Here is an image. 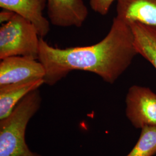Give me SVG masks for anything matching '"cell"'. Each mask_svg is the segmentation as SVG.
<instances>
[{
    "instance_id": "obj_1",
    "label": "cell",
    "mask_w": 156,
    "mask_h": 156,
    "mask_svg": "<svg viewBox=\"0 0 156 156\" xmlns=\"http://www.w3.org/2000/svg\"><path fill=\"white\" fill-rule=\"evenodd\" d=\"M137 55L130 25L115 17L106 37L94 45L61 49L40 37L38 60L45 68L44 83L50 86L74 70L94 73L113 84Z\"/></svg>"
},
{
    "instance_id": "obj_6",
    "label": "cell",
    "mask_w": 156,
    "mask_h": 156,
    "mask_svg": "<svg viewBox=\"0 0 156 156\" xmlns=\"http://www.w3.org/2000/svg\"><path fill=\"white\" fill-rule=\"evenodd\" d=\"M50 22L60 27H80L88 16L83 0H47Z\"/></svg>"
},
{
    "instance_id": "obj_8",
    "label": "cell",
    "mask_w": 156,
    "mask_h": 156,
    "mask_svg": "<svg viewBox=\"0 0 156 156\" xmlns=\"http://www.w3.org/2000/svg\"><path fill=\"white\" fill-rule=\"evenodd\" d=\"M116 16L128 24L156 27V0H118Z\"/></svg>"
},
{
    "instance_id": "obj_11",
    "label": "cell",
    "mask_w": 156,
    "mask_h": 156,
    "mask_svg": "<svg viewBox=\"0 0 156 156\" xmlns=\"http://www.w3.org/2000/svg\"><path fill=\"white\" fill-rule=\"evenodd\" d=\"M156 154V126L141 129L139 139L126 156H153Z\"/></svg>"
},
{
    "instance_id": "obj_12",
    "label": "cell",
    "mask_w": 156,
    "mask_h": 156,
    "mask_svg": "<svg viewBox=\"0 0 156 156\" xmlns=\"http://www.w3.org/2000/svg\"><path fill=\"white\" fill-rule=\"evenodd\" d=\"M118 0H90L89 4L93 11L105 16L108 13L112 3Z\"/></svg>"
},
{
    "instance_id": "obj_10",
    "label": "cell",
    "mask_w": 156,
    "mask_h": 156,
    "mask_svg": "<svg viewBox=\"0 0 156 156\" xmlns=\"http://www.w3.org/2000/svg\"><path fill=\"white\" fill-rule=\"evenodd\" d=\"M129 24L134 33L138 55L143 56L156 69V27L138 22Z\"/></svg>"
},
{
    "instance_id": "obj_7",
    "label": "cell",
    "mask_w": 156,
    "mask_h": 156,
    "mask_svg": "<svg viewBox=\"0 0 156 156\" xmlns=\"http://www.w3.org/2000/svg\"><path fill=\"white\" fill-rule=\"evenodd\" d=\"M47 0H0V7L13 12L31 23L41 38L50 31V21L44 15Z\"/></svg>"
},
{
    "instance_id": "obj_4",
    "label": "cell",
    "mask_w": 156,
    "mask_h": 156,
    "mask_svg": "<svg viewBox=\"0 0 156 156\" xmlns=\"http://www.w3.org/2000/svg\"><path fill=\"white\" fill-rule=\"evenodd\" d=\"M126 115L134 127L156 126V93L147 87L134 85L126 97Z\"/></svg>"
},
{
    "instance_id": "obj_3",
    "label": "cell",
    "mask_w": 156,
    "mask_h": 156,
    "mask_svg": "<svg viewBox=\"0 0 156 156\" xmlns=\"http://www.w3.org/2000/svg\"><path fill=\"white\" fill-rule=\"evenodd\" d=\"M40 37L31 23L15 14L0 28V59L22 56L38 59Z\"/></svg>"
},
{
    "instance_id": "obj_5",
    "label": "cell",
    "mask_w": 156,
    "mask_h": 156,
    "mask_svg": "<svg viewBox=\"0 0 156 156\" xmlns=\"http://www.w3.org/2000/svg\"><path fill=\"white\" fill-rule=\"evenodd\" d=\"M45 75L44 67L37 60L11 56L1 60L0 63V86L44 79Z\"/></svg>"
},
{
    "instance_id": "obj_9",
    "label": "cell",
    "mask_w": 156,
    "mask_h": 156,
    "mask_svg": "<svg viewBox=\"0 0 156 156\" xmlns=\"http://www.w3.org/2000/svg\"><path fill=\"white\" fill-rule=\"evenodd\" d=\"M44 84L41 79L0 86V120L7 117L20 101Z\"/></svg>"
},
{
    "instance_id": "obj_13",
    "label": "cell",
    "mask_w": 156,
    "mask_h": 156,
    "mask_svg": "<svg viewBox=\"0 0 156 156\" xmlns=\"http://www.w3.org/2000/svg\"><path fill=\"white\" fill-rule=\"evenodd\" d=\"M15 14L16 13L13 12L6 9H3L0 12V22L1 23H2V24L7 23L14 16Z\"/></svg>"
},
{
    "instance_id": "obj_2",
    "label": "cell",
    "mask_w": 156,
    "mask_h": 156,
    "mask_svg": "<svg viewBox=\"0 0 156 156\" xmlns=\"http://www.w3.org/2000/svg\"><path fill=\"white\" fill-rule=\"evenodd\" d=\"M42 97L38 89L30 92L5 118L0 120V156H42L26 143L29 122L39 111Z\"/></svg>"
}]
</instances>
